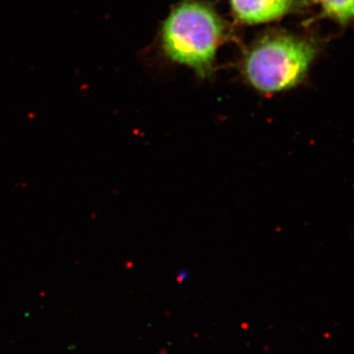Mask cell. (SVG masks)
<instances>
[{
    "instance_id": "6da1fadb",
    "label": "cell",
    "mask_w": 354,
    "mask_h": 354,
    "mask_svg": "<svg viewBox=\"0 0 354 354\" xmlns=\"http://www.w3.org/2000/svg\"><path fill=\"white\" fill-rule=\"evenodd\" d=\"M228 32L227 23L208 3L183 0L165 19L160 44L169 59L207 79L213 75L216 50L227 39Z\"/></svg>"
},
{
    "instance_id": "7a4b0ae2",
    "label": "cell",
    "mask_w": 354,
    "mask_h": 354,
    "mask_svg": "<svg viewBox=\"0 0 354 354\" xmlns=\"http://www.w3.org/2000/svg\"><path fill=\"white\" fill-rule=\"evenodd\" d=\"M317 55L312 39L279 30H270L251 44L242 62L249 86L263 95L297 87L306 78Z\"/></svg>"
},
{
    "instance_id": "3957f363",
    "label": "cell",
    "mask_w": 354,
    "mask_h": 354,
    "mask_svg": "<svg viewBox=\"0 0 354 354\" xmlns=\"http://www.w3.org/2000/svg\"><path fill=\"white\" fill-rule=\"evenodd\" d=\"M236 22L259 25L281 20L306 6L305 0H230Z\"/></svg>"
},
{
    "instance_id": "277c9868",
    "label": "cell",
    "mask_w": 354,
    "mask_h": 354,
    "mask_svg": "<svg viewBox=\"0 0 354 354\" xmlns=\"http://www.w3.org/2000/svg\"><path fill=\"white\" fill-rule=\"evenodd\" d=\"M324 15L342 25L354 20V0H317Z\"/></svg>"
}]
</instances>
